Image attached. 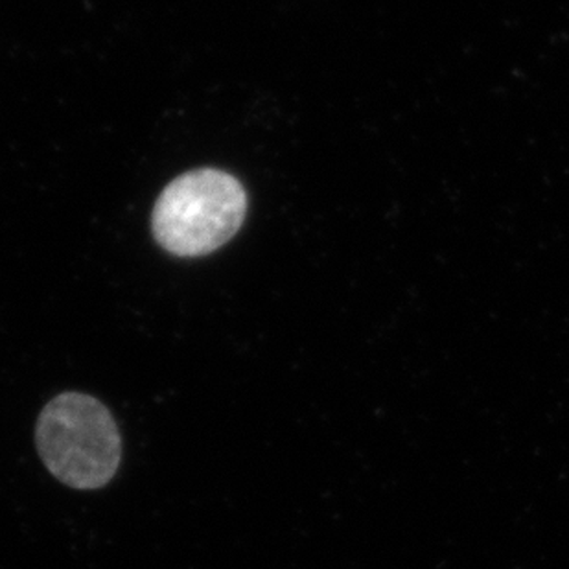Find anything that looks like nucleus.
I'll return each instance as SVG.
<instances>
[{
    "label": "nucleus",
    "instance_id": "nucleus-1",
    "mask_svg": "<svg viewBox=\"0 0 569 569\" xmlns=\"http://www.w3.org/2000/svg\"><path fill=\"white\" fill-rule=\"evenodd\" d=\"M248 216V192L231 173L201 168L173 179L157 199L151 229L176 257L214 253L237 237Z\"/></svg>",
    "mask_w": 569,
    "mask_h": 569
},
{
    "label": "nucleus",
    "instance_id": "nucleus-2",
    "mask_svg": "<svg viewBox=\"0 0 569 569\" xmlns=\"http://www.w3.org/2000/svg\"><path fill=\"white\" fill-rule=\"evenodd\" d=\"M39 456L61 483L94 490L119 470L122 441L113 415L97 398L63 392L41 411L36 430Z\"/></svg>",
    "mask_w": 569,
    "mask_h": 569
}]
</instances>
